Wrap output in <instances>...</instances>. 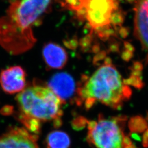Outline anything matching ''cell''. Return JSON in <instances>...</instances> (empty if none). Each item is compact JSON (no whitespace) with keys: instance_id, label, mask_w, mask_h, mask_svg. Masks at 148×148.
I'll use <instances>...</instances> for the list:
<instances>
[{"instance_id":"cell-1","label":"cell","mask_w":148,"mask_h":148,"mask_svg":"<svg viewBox=\"0 0 148 148\" xmlns=\"http://www.w3.org/2000/svg\"><path fill=\"white\" fill-rule=\"evenodd\" d=\"M53 0H10L0 18V46L11 54L27 52L36 42L33 29L41 21Z\"/></svg>"},{"instance_id":"cell-2","label":"cell","mask_w":148,"mask_h":148,"mask_svg":"<svg viewBox=\"0 0 148 148\" xmlns=\"http://www.w3.org/2000/svg\"><path fill=\"white\" fill-rule=\"evenodd\" d=\"M16 101L19 109L16 117L30 132L38 135L44 122L61 125L63 102L48 86L34 84L26 87Z\"/></svg>"},{"instance_id":"cell-3","label":"cell","mask_w":148,"mask_h":148,"mask_svg":"<svg viewBox=\"0 0 148 148\" xmlns=\"http://www.w3.org/2000/svg\"><path fill=\"white\" fill-rule=\"evenodd\" d=\"M132 94L117 69L111 64L101 65L87 78L77 90V101L90 109L101 103L115 109L121 108Z\"/></svg>"},{"instance_id":"cell-4","label":"cell","mask_w":148,"mask_h":148,"mask_svg":"<svg viewBox=\"0 0 148 148\" xmlns=\"http://www.w3.org/2000/svg\"><path fill=\"white\" fill-rule=\"evenodd\" d=\"M61 3L74 12L93 34L102 38L115 34L122 25L118 0H61Z\"/></svg>"},{"instance_id":"cell-5","label":"cell","mask_w":148,"mask_h":148,"mask_svg":"<svg viewBox=\"0 0 148 148\" xmlns=\"http://www.w3.org/2000/svg\"><path fill=\"white\" fill-rule=\"evenodd\" d=\"M126 118L104 117L88 124L87 139L96 148H131L134 144L124 132Z\"/></svg>"},{"instance_id":"cell-6","label":"cell","mask_w":148,"mask_h":148,"mask_svg":"<svg viewBox=\"0 0 148 148\" xmlns=\"http://www.w3.org/2000/svg\"><path fill=\"white\" fill-rule=\"evenodd\" d=\"M38 135L24 127H10L0 134V148H38Z\"/></svg>"},{"instance_id":"cell-7","label":"cell","mask_w":148,"mask_h":148,"mask_svg":"<svg viewBox=\"0 0 148 148\" xmlns=\"http://www.w3.org/2000/svg\"><path fill=\"white\" fill-rule=\"evenodd\" d=\"M0 84L6 93H19L27 87L26 73L20 66H11L1 72Z\"/></svg>"},{"instance_id":"cell-8","label":"cell","mask_w":148,"mask_h":148,"mask_svg":"<svg viewBox=\"0 0 148 148\" xmlns=\"http://www.w3.org/2000/svg\"><path fill=\"white\" fill-rule=\"evenodd\" d=\"M134 32L147 54L148 61V0H136L134 6Z\"/></svg>"},{"instance_id":"cell-9","label":"cell","mask_w":148,"mask_h":148,"mask_svg":"<svg viewBox=\"0 0 148 148\" xmlns=\"http://www.w3.org/2000/svg\"><path fill=\"white\" fill-rule=\"evenodd\" d=\"M48 87L62 102L69 99L75 90L73 78L65 73L56 74L49 81Z\"/></svg>"},{"instance_id":"cell-10","label":"cell","mask_w":148,"mask_h":148,"mask_svg":"<svg viewBox=\"0 0 148 148\" xmlns=\"http://www.w3.org/2000/svg\"><path fill=\"white\" fill-rule=\"evenodd\" d=\"M42 54L45 63L51 69L63 68L68 60L65 50L55 43L45 45L43 48Z\"/></svg>"},{"instance_id":"cell-11","label":"cell","mask_w":148,"mask_h":148,"mask_svg":"<svg viewBox=\"0 0 148 148\" xmlns=\"http://www.w3.org/2000/svg\"><path fill=\"white\" fill-rule=\"evenodd\" d=\"M70 146L69 136L61 131L49 133L46 139V148H69Z\"/></svg>"},{"instance_id":"cell-12","label":"cell","mask_w":148,"mask_h":148,"mask_svg":"<svg viewBox=\"0 0 148 148\" xmlns=\"http://www.w3.org/2000/svg\"><path fill=\"white\" fill-rule=\"evenodd\" d=\"M136 148V147H134V148Z\"/></svg>"}]
</instances>
